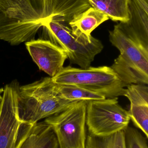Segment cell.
Here are the masks:
<instances>
[{"instance_id": "cell-1", "label": "cell", "mask_w": 148, "mask_h": 148, "mask_svg": "<svg viewBox=\"0 0 148 148\" xmlns=\"http://www.w3.org/2000/svg\"><path fill=\"white\" fill-rule=\"evenodd\" d=\"M91 7L87 0H0V40L12 46L32 40L49 19L69 23Z\"/></svg>"}, {"instance_id": "cell-2", "label": "cell", "mask_w": 148, "mask_h": 148, "mask_svg": "<svg viewBox=\"0 0 148 148\" xmlns=\"http://www.w3.org/2000/svg\"><path fill=\"white\" fill-rule=\"evenodd\" d=\"M109 41L120 52L111 66L127 85L148 84V39L127 23L120 22L109 31Z\"/></svg>"}, {"instance_id": "cell-3", "label": "cell", "mask_w": 148, "mask_h": 148, "mask_svg": "<svg viewBox=\"0 0 148 148\" xmlns=\"http://www.w3.org/2000/svg\"><path fill=\"white\" fill-rule=\"evenodd\" d=\"M77 101L61 97L56 91L51 77L41 78L19 87L17 98L19 119L22 122L34 124L62 112Z\"/></svg>"}, {"instance_id": "cell-4", "label": "cell", "mask_w": 148, "mask_h": 148, "mask_svg": "<svg viewBox=\"0 0 148 148\" xmlns=\"http://www.w3.org/2000/svg\"><path fill=\"white\" fill-rule=\"evenodd\" d=\"M41 39L47 40L66 53L67 59L81 69L89 67L95 57L102 51L103 45L94 38L92 41L78 37L73 34L68 23L57 18L48 20L41 27Z\"/></svg>"}, {"instance_id": "cell-5", "label": "cell", "mask_w": 148, "mask_h": 148, "mask_svg": "<svg viewBox=\"0 0 148 148\" xmlns=\"http://www.w3.org/2000/svg\"><path fill=\"white\" fill-rule=\"evenodd\" d=\"M52 82L57 84L79 86L104 96L106 98L123 96L127 85L119 78L111 68L107 66L87 69L63 67Z\"/></svg>"}, {"instance_id": "cell-6", "label": "cell", "mask_w": 148, "mask_h": 148, "mask_svg": "<svg viewBox=\"0 0 148 148\" xmlns=\"http://www.w3.org/2000/svg\"><path fill=\"white\" fill-rule=\"evenodd\" d=\"M87 102L78 101L45 119L54 132L59 148H85Z\"/></svg>"}, {"instance_id": "cell-7", "label": "cell", "mask_w": 148, "mask_h": 148, "mask_svg": "<svg viewBox=\"0 0 148 148\" xmlns=\"http://www.w3.org/2000/svg\"><path fill=\"white\" fill-rule=\"evenodd\" d=\"M130 120L117 97L87 102L86 125L89 134L106 136L124 130Z\"/></svg>"}, {"instance_id": "cell-8", "label": "cell", "mask_w": 148, "mask_h": 148, "mask_svg": "<svg viewBox=\"0 0 148 148\" xmlns=\"http://www.w3.org/2000/svg\"><path fill=\"white\" fill-rule=\"evenodd\" d=\"M20 87L16 80L3 88L0 108V148H16L22 122L19 119L17 98Z\"/></svg>"}, {"instance_id": "cell-9", "label": "cell", "mask_w": 148, "mask_h": 148, "mask_svg": "<svg viewBox=\"0 0 148 148\" xmlns=\"http://www.w3.org/2000/svg\"><path fill=\"white\" fill-rule=\"evenodd\" d=\"M33 61L39 68L52 77L63 68L67 56L63 49L47 40L38 39L25 42Z\"/></svg>"}, {"instance_id": "cell-10", "label": "cell", "mask_w": 148, "mask_h": 148, "mask_svg": "<svg viewBox=\"0 0 148 148\" xmlns=\"http://www.w3.org/2000/svg\"><path fill=\"white\" fill-rule=\"evenodd\" d=\"M16 148H59L56 136L45 121L22 122Z\"/></svg>"}, {"instance_id": "cell-11", "label": "cell", "mask_w": 148, "mask_h": 148, "mask_svg": "<svg viewBox=\"0 0 148 148\" xmlns=\"http://www.w3.org/2000/svg\"><path fill=\"white\" fill-rule=\"evenodd\" d=\"M109 19L107 15L91 7L74 17L68 24L76 36L92 41L94 37L91 35V33Z\"/></svg>"}, {"instance_id": "cell-12", "label": "cell", "mask_w": 148, "mask_h": 148, "mask_svg": "<svg viewBox=\"0 0 148 148\" xmlns=\"http://www.w3.org/2000/svg\"><path fill=\"white\" fill-rule=\"evenodd\" d=\"M91 7L114 21L127 23L130 0H87Z\"/></svg>"}, {"instance_id": "cell-13", "label": "cell", "mask_w": 148, "mask_h": 148, "mask_svg": "<svg viewBox=\"0 0 148 148\" xmlns=\"http://www.w3.org/2000/svg\"><path fill=\"white\" fill-rule=\"evenodd\" d=\"M129 12V19L127 23L148 39V0H130Z\"/></svg>"}, {"instance_id": "cell-14", "label": "cell", "mask_w": 148, "mask_h": 148, "mask_svg": "<svg viewBox=\"0 0 148 148\" xmlns=\"http://www.w3.org/2000/svg\"><path fill=\"white\" fill-rule=\"evenodd\" d=\"M55 88L61 97L70 101H89L106 98L102 95L75 85L55 84Z\"/></svg>"}, {"instance_id": "cell-15", "label": "cell", "mask_w": 148, "mask_h": 148, "mask_svg": "<svg viewBox=\"0 0 148 148\" xmlns=\"http://www.w3.org/2000/svg\"><path fill=\"white\" fill-rule=\"evenodd\" d=\"M85 148H126L124 130L106 136H96L89 134Z\"/></svg>"}, {"instance_id": "cell-16", "label": "cell", "mask_w": 148, "mask_h": 148, "mask_svg": "<svg viewBox=\"0 0 148 148\" xmlns=\"http://www.w3.org/2000/svg\"><path fill=\"white\" fill-rule=\"evenodd\" d=\"M128 112L134 125L148 139V105H130Z\"/></svg>"}, {"instance_id": "cell-17", "label": "cell", "mask_w": 148, "mask_h": 148, "mask_svg": "<svg viewBox=\"0 0 148 148\" xmlns=\"http://www.w3.org/2000/svg\"><path fill=\"white\" fill-rule=\"evenodd\" d=\"M125 88L123 96L129 100L130 105H148V87L143 84H131Z\"/></svg>"}, {"instance_id": "cell-18", "label": "cell", "mask_w": 148, "mask_h": 148, "mask_svg": "<svg viewBox=\"0 0 148 148\" xmlns=\"http://www.w3.org/2000/svg\"><path fill=\"white\" fill-rule=\"evenodd\" d=\"M124 132L126 148H148V139L138 130L128 126Z\"/></svg>"}, {"instance_id": "cell-19", "label": "cell", "mask_w": 148, "mask_h": 148, "mask_svg": "<svg viewBox=\"0 0 148 148\" xmlns=\"http://www.w3.org/2000/svg\"><path fill=\"white\" fill-rule=\"evenodd\" d=\"M3 88H0V108H1V104L2 100V94L3 93Z\"/></svg>"}]
</instances>
